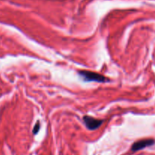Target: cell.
<instances>
[{"mask_svg": "<svg viewBox=\"0 0 155 155\" xmlns=\"http://www.w3.org/2000/svg\"><path fill=\"white\" fill-rule=\"evenodd\" d=\"M155 143V141L153 139H142L138 142H135L132 146L131 149L133 151H138L139 150H142L146 147H149L153 145Z\"/></svg>", "mask_w": 155, "mask_h": 155, "instance_id": "cell-3", "label": "cell"}, {"mask_svg": "<svg viewBox=\"0 0 155 155\" xmlns=\"http://www.w3.org/2000/svg\"><path fill=\"white\" fill-rule=\"evenodd\" d=\"M79 75L87 82H96V83H106L109 81L108 79L101 74L98 73L92 72L88 71H79Z\"/></svg>", "mask_w": 155, "mask_h": 155, "instance_id": "cell-1", "label": "cell"}, {"mask_svg": "<svg viewBox=\"0 0 155 155\" xmlns=\"http://www.w3.org/2000/svg\"><path fill=\"white\" fill-rule=\"evenodd\" d=\"M83 122L85 125L89 130H95L99 128L100 126L103 124L104 121L102 120L95 119L90 116H84L83 117Z\"/></svg>", "mask_w": 155, "mask_h": 155, "instance_id": "cell-2", "label": "cell"}, {"mask_svg": "<svg viewBox=\"0 0 155 155\" xmlns=\"http://www.w3.org/2000/svg\"><path fill=\"white\" fill-rule=\"evenodd\" d=\"M39 129H40V126H39V123L37 122L36 123V124L35 125L34 128H33V133H34V134H36V133L39 132Z\"/></svg>", "mask_w": 155, "mask_h": 155, "instance_id": "cell-4", "label": "cell"}]
</instances>
